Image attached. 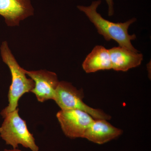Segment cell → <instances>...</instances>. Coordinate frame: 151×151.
I'll use <instances>...</instances> for the list:
<instances>
[{
  "instance_id": "1",
  "label": "cell",
  "mask_w": 151,
  "mask_h": 151,
  "mask_svg": "<svg viewBox=\"0 0 151 151\" xmlns=\"http://www.w3.org/2000/svg\"><path fill=\"white\" fill-rule=\"evenodd\" d=\"M101 3V0L94 1L90 6H78L77 8L83 12L89 20L94 24L99 34L103 35L105 40H115L119 46L128 49L132 51L139 52L133 46L131 41L134 40L136 36L130 35L128 29L137 20L133 18L124 23H114L105 19L97 12V8Z\"/></svg>"
},
{
  "instance_id": "2",
  "label": "cell",
  "mask_w": 151,
  "mask_h": 151,
  "mask_svg": "<svg viewBox=\"0 0 151 151\" xmlns=\"http://www.w3.org/2000/svg\"><path fill=\"white\" fill-rule=\"evenodd\" d=\"M0 53L3 62L7 65L12 75V81L8 94L9 104L1 112L2 117L18 108L20 98L25 93L30 92L35 86V82L28 78L25 69L21 67L12 52L6 41L2 42Z\"/></svg>"
},
{
  "instance_id": "3",
  "label": "cell",
  "mask_w": 151,
  "mask_h": 151,
  "mask_svg": "<svg viewBox=\"0 0 151 151\" xmlns=\"http://www.w3.org/2000/svg\"><path fill=\"white\" fill-rule=\"evenodd\" d=\"M19 111L18 108L3 117L4 121L0 127V137L13 149L21 145L32 151H39L35 139L29 131L25 121L19 115Z\"/></svg>"
},
{
  "instance_id": "4",
  "label": "cell",
  "mask_w": 151,
  "mask_h": 151,
  "mask_svg": "<svg viewBox=\"0 0 151 151\" xmlns=\"http://www.w3.org/2000/svg\"><path fill=\"white\" fill-rule=\"evenodd\" d=\"M83 93L71 83L60 81L55 93L54 99L61 110H79L89 114L96 119L109 120L111 117L100 109L89 107L83 102Z\"/></svg>"
},
{
  "instance_id": "5",
  "label": "cell",
  "mask_w": 151,
  "mask_h": 151,
  "mask_svg": "<svg viewBox=\"0 0 151 151\" xmlns=\"http://www.w3.org/2000/svg\"><path fill=\"white\" fill-rule=\"evenodd\" d=\"M56 117L63 132L70 139L84 137L94 119L88 113L79 110H61Z\"/></svg>"
},
{
  "instance_id": "6",
  "label": "cell",
  "mask_w": 151,
  "mask_h": 151,
  "mask_svg": "<svg viewBox=\"0 0 151 151\" xmlns=\"http://www.w3.org/2000/svg\"><path fill=\"white\" fill-rule=\"evenodd\" d=\"M24 71L34 81V87L30 92L35 94L38 101L43 103L47 100H53L60 82L56 73L46 70Z\"/></svg>"
},
{
  "instance_id": "7",
  "label": "cell",
  "mask_w": 151,
  "mask_h": 151,
  "mask_svg": "<svg viewBox=\"0 0 151 151\" xmlns=\"http://www.w3.org/2000/svg\"><path fill=\"white\" fill-rule=\"evenodd\" d=\"M34 14L30 0H0V15L8 27L19 26L20 22Z\"/></svg>"
},
{
  "instance_id": "8",
  "label": "cell",
  "mask_w": 151,
  "mask_h": 151,
  "mask_svg": "<svg viewBox=\"0 0 151 151\" xmlns=\"http://www.w3.org/2000/svg\"><path fill=\"white\" fill-rule=\"evenodd\" d=\"M122 133V130L113 127L107 120L96 119L86 130L83 138L102 145L118 137Z\"/></svg>"
},
{
  "instance_id": "9",
  "label": "cell",
  "mask_w": 151,
  "mask_h": 151,
  "mask_svg": "<svg viewBox=\"0 0 151 151\" xmlns=\"http://www.w3.org/2000/svg\"><path fill=\"white\" fill-rule=\"evenodd\" d=\"M112 69L116 71H127L140 65L143 55L139 52L132 51L119 46L109 50Z\"/></svg>"
},
{
  "instance_id": "10",
  "label": "cell",
  "mask_w": 151,
  "mask_h": 151,
  "mask_svg": "<svg viewBox=\"0 0 151 151\" xmlns=\"http://www.w3.org/2000/svg\"><path fill=\"white\" fill-rule=\"evenodd\" d=\"M82 65L83 69L87 73L112 69L109 50L101 45L94 47L86 56Z\"/></svg>"
},
{
  "instance_id": "11",
  "label": "cell",
  "mask_w": 151,
  "mask_h": 151,
  "mask_svg": "<svg viewBox=\"0 0 151 151\" xmlns=\"http://www.w3.org/2000/svg\"><path fill=\"white\" fill-rule=\"evenodd\" d=\"M107 4H108V15L109 17H111L114 14V7H113V0H105Z\"/></svg>"
},
{
  "instance_id": "12",
  "label": "cell",
  "mask_w": 151,
  "mask_h": 151,
  "mask_svg": "<svg viewBox=\"0 0 151 151\" xmlns=\"http://www.w3.org/2000/svg\"><path fill=\"white\" fill-rule=\"evenodd\" d=\"M4 151H22L20 150H18V149H13V150H6V149H5V150H4Z\"/></svg>"
}]
</instances>
